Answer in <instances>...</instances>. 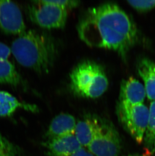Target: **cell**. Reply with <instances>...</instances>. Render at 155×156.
Listing matches in <instances>:
<instances>
[{
	"label": "cell",
	"instance_id": "cell-12",
	"mask_svg": "<svg viewBox=\"0 0 155 156\" xmlns=\"http://www.w3.org/2000/svg\"><path fill=\"white\" fill-rule=\"evenodd\" d=\"M138 73L144 83L146 97L151 101L155 100V63L144 58L138 63Z\"/></svg>",
	"mask_w": 155,
	"mask_h": 156
},
{
	"label": "cell",
	"instance_id": "cell-7",
	"mask_svg": "<svg viewBox=\"0 0 155 156\" xmlns=\"http://www.w3.org/2000/svg\"><path fill=\"white\" fill-rule=\"evenodd\" d=\"M26 27L20 8L10 0H0V30L7 34L21 35Z\"/></svg>",
	"mask_w": 155,
	"mask_h": 156
},
{
	"label": "cell",
	"instance_id": "cell-1",
	"mask_svg": "<svg viewBox=\"0 0 155 156\" xmlns=\"http://www.w3.org/2000/svg\"><path fill=\"white\" fill-rule=\"evenodd\" d=\"M78 33L88 46L114 51L123 57L138 39L133 20L118 5L111 3L88 9L79 21Z\"/></svg>",
	"mask_w": 155,
	"mask_h": 156
},
{
	"label": "cell",
	"instance_id": "cell-3",
	"mask_svg": "<svg viewBox=\"0 0 155 156\" xmlns=\"http://www.w3.org/2000/svg\"><path fill=\"white\" fill-rule=\"evenodd\" d=\"M108 87V80L104 68L92 61L78 64L70 74V88L80 97L96 99L101 97Z\"/></svg>",
	"mask_w": 155,
	"mask_h": 156
},
{
	"label": "cell",
	"instance_id": "cell-14",
	"mask_svg": "<svg viewBox=\"0 0 155 156\" xmlns=\"http://www.w3.org/2000/svg\"><path fill=\"white\" fill-rule=\"evenodd\" d=\"M22 83L15 66L8 59H0V84L17 87Z\"/></svg>",
	"mask_w": 155,
	"mask_h": 156
},
{
	"label": "cell",
	"instance_id": "cell-18",
	"mask_svg": "<svg viewBox=\"0 0 155 156\" xmlns=\"http://www.w3.org/2000/svg\"><path fill=\"white\" fill-rule=\"evenodd\" d=\"M11 54L10 47L0 41V59H8Z\"/></svg>",
	"mask_w": 155,
	"mask_h": 156
},
{
	"label": "cell",
	"instance_id": "cell-6",
	"mask_svg": "<svg viewBox=\"0 0 155 156\" xmlns=\"http://www.w3.org/2000/svg\"><path fill=\"white\" fill-rule=\"evenodd\" d=\"M68 10L53 4L49 0L34 1L27 7L30 20L41 28L51 30L64 27Z\"/></svg>",
	"mask_w": 155,
	"mask_h": 156
},
{
	"label": "cell",
	"instance_id": "cell-17",
	"mask_svg": "<svg viewBox=\"0 0 155 156\" xmlns=\"http://www.w3.org/2000/svg\"><path fill=\"white\" fill-rule=\"evenodd\" d=\"M127 2L133 9L140 12L148 11L155 7V0L127 1Z\"/></svg>",
	"mask_w": 155,
	"mask_h": 156
},
{
	"label": "cell",
	"instance_id": "cell-8",
	"mask_svg": "<svg viewBox=\"0 0 155 156\" xmlns=\"http://www.w3.org/2000/svg\"><path fill=\"white\" fill-rule=\"evenodd\" d=\"M43 145L48 156H70L82 147L74 134L47 140Z\"/></svg>",
	"mask_w": 155,
	"mask_h": 156
},
{
	"label": "cell",
	"instance_id": "cell-16",
	"mask_svg": "<svg viewBox=\"0 0 155 156\" xmlns=\"http://www.w3.org/2000/svg\"><path fill=\"white\" fill-rule=\"evenodd\" d=\"M22 151L18 146L0 134V156H23Z\"/></svg>",
	"mask_w": 155,
	"mask_h": 156
},
{
	"label": "cell",
	"instance_id": "cell-19",
	"mask_svg": "<svg viewBox=\"0 0 155 156\" xmlns=\"http://www.w3.org/2000/svg\"><path fill=\"white\" fill-rule=\"evenodd\" d=\"M70 156H95L89 151L85 150L83 147H81L77 151Z\"/></svg>",
	"mask_w": 155,
	"mask_h": 156
},
{
	"label": "cell",
	"instance_id": "cell-4",
	"mask_svg": "<svg viewBox=\"0 0 155 156\" xmlns=\"http://www.w3.org/2000/svg\"><path fill=\"white\" fill-rule=\"evenodd\" d=\"M87 147L95 156H119L122 140L111 122L98 117L93 137Z\"/></svg>",
	"mask_w": 155,
	"mask_h": 156
},
{
	"label": "cell",
	"instance_id": "cell-20",
	"mask_svg": "<svg viewBox=\"0 0 155 156\" xmlns=\"http://www.w3.org/2000/svg\"><path fill=\"white\" fill-rule=\"evenodd\" d=\"M152 155L151 152L149 151L147 149H145V152L143 153H137L133 154H129V155H126V156H151Z\"/></svg>",
	"mask_w": 155,
	"mask_h": 156
},
{
	"label": "cell",
	"instance_id": "cell-2",
	"mask_svg": "<svg viewBox=\"0 0 155 156\" xmlns=\"http://www.w3.org/2000/svg\"><path fill=\"white\" fill-rule=\"evenodd\" d=\"M11 52L22 66L38 73H47L52 68L57 47L52 37L34 30L25 31L12 42Z\"/></svg>",
	"mask_w": 155,
	"mask_h": 156
},
{
	"label": "cell",
	"instance_id": "cell-9",
	"mask_svg": "<svg viewBox=\"0 0 155 156\" xmlns=\"http://www.w3.org/2000/svg\"><path fill=\"white\" fill-rule=\"evenodd\" d=\"M146 96L144 86L136 78L130 77L122 81L119 102L130 105L143 104Z\"/></svg>",
	"mask_w": 155,
	"mask_h": 156
},
{
	"label": "cell",
	"instance_id": "cell-5",
	"mask_svg": "<svg viewBox=\"0 0 155 156\" xmlns=\"http://www.w3.org/2000/svg\"><path fill=\"white\" fill-rule=\"evenodd\" d=\"M117 114L124 129L136 141L143 143L148 125L149 110L145 105H130L119 102Z\"/></svg>",
	"mask_w": 155,
	"mask_h": 156
},
{
	"label": "cell",
	"instance_id": "cell-10",
	"mask_svg": "<svg viewBox=\"0 0 155 156\" xmlns=\"http://www.w3.org/2000/svg\"><path fill=\"white\" fill-rule=\"evenodd\" d=\"M76 123L75 117L69 114L61 113L56 116L46 132V140L74 134Z\"/></svg>",
	"mask_w": 155,
	"mask_h": 156
},
{
	"label": "cell",
	"instance_id": "cell-11",
	"mask_svg": "<svg viewBox=\"0 0 155 156\" xmlns=\"http://www.w3.org/2000/svg\"><path fill=\"white\" fill-rule=\"evenodd\" d=\"M19 109L31 112H37L38 111L36 105L20 102L10 93L0 90V117L11 116Z\"/></svg>",
	"mask_w": 155,
	"mask_h": 156
},
{
	"label": "cell",
	"instance_id": "cell-15",
	"mask_svg": "<svg viewBox=\"0 0 155 156\" xmlns=\"http://www.w3.org/2000/svg\"><path fill=\"white\" fill-rule=\"evenodd\" d=\"M148 125L143 137L145 148L151 152L155 153V100L151 101L150 106Z\"/></svg>",
	"mask_w": 155,
	"mask_h": 156
},
{
	"label": "cell",
	"instance_id": "cell-13",
	"mask_svg": "<svg viewBox=\"0 0 155 156\" xmlns=\"http://www.w3.org/2000/svg\"><path fill=\"white\" fill-rule=\"evenodd\" d=\"M98 117L95 115H89L77 123L74 135L82 147H88L91 143Z\"/></svg>",
	"mask_w": 155,
	"mask_h": 156
}]
</instances>
